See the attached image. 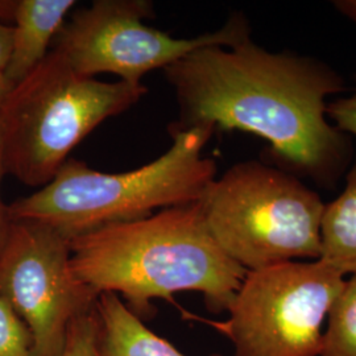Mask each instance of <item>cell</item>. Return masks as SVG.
I'll return each mask as SVG.
<instances>
[{
	"mask_svg": "<svg viewBox=\"0 0 356 356\" xmlns=\"http://www.w3.org/2000/svg\"><path fill=\"white\" fill-rule=\"evenodd\" d=\"M179 120L172 129L242 131L267 141L273 165L332 189L353 163V140L326 114L347 89L331 65L297 51H270L252 38L191 51L164 69Z\"/></svg>",
	"mask_w": 356,
	"mask_h": 356,
	"instance_id": "cell-1",
	"label": "cell"
},
{
	"mask_svg": "<svg viewBox=\"0 0 356 356\" xmlns=\"http://www.w3.org/2000/svg\"><path fill=\"white\" fill-rule=\"evenodd\" d=\"M76 277L98 296L115 293L143 317L156 298L197 292L206 306L227 312L247 269L223 251L209 229L200 202L110 225L70 241Z\"/></svg>",
	"mask_w": 356,
	"mask_h": 356,
	"instance_id": "cell-2",
	"label": "cell"
},
{
	"mask_svg": "<svg viewBox=\"0 0 356 356\" xmlns=\"http://www.w3.org/2000/svg\"><path fill=\"white\" fill-rule=\"evenodd\" d=\"M214 132L204 126L172 129L165 153L123 173H104L69 159L48 185L8 204V216L42 223L70 242L110 225L200 202L216 178V161L202 156Z\"/></svg>",
	"mask_w": 356,
	"mask_h": 356,
	"instance_id": "cell-3",
	"label": "cell"
},
{
	"mask_svg": "<svg viewBox=\"0 0 356 356\" xmlns=\"http://www.w3.org/2000/svg\"><path fill=\"white\" fill-rule=\"evenodd\" d=\"M147 91L143 83L79 76L49 51L0 107L6 175L26 186L44 188L81 141L108 118L126 113Z\"/></svg>",
	"mask_w": 356,
	"mask_h": 356,
	"instance_id": "cell-4",
	"label": "cell"
},
{
	"mask_svg": "<svg viewBox=\"0 0 356 356\" xmlns=\"http://www.w3.org/2000/svg\"><path fill=\"white\" fill-rule=\"evenodd\" d=\"M200 204L216 242L247 270L321 257L325 204L279 166L236 163L207 186Z\"/></svg>",
	"mask_w": 356,
	"mask_h": 356,
	"instance_id": "cell-5",
	"label": "cell"
},
{
	"mask_svg": "<svg viewBox=\"0 0 356 356\" xmlns=\"http://www.w3.org/2000/svg\"><path fill=\"white\" fill-rule=\"evenodd\" d=\"M346 276L322 260L248 270L227 309L211 322L234 356H321L323 326Z\"/></svg>",
	"mask_w": 356,
	"mask_h": 356,
	"instance_id": "cell-6",
	"label": "cell"
},
{
	"mask_svg": "<svg viewBox=\"0 0 356 356\" xmlns=\"http://www.w3.org/2000/svg\"><path fill=\"white\" fill-rule=\"evenodd\" d=\"M153 16L147 0H95L73 13L54 38L51 51L79 76L115 74L140 85L141 78L166 69L191 51L211 45L232 47L251 38L245 16L235 13L214 32L178 38L144 23Z\"/></svg>",
	"mask_w": 356,
	"mask_h": 356,
	"instance_id": "cell-7",
	"label": "cell"
},
{
	"mask_svg": "<svg viewBox=\"0 0 356 356\" xmlns=\"http://www.w3.org/2000/svg\"><path fill=\"white\" fill-rule=\"evenodd\" d=\"M0 296L29 331L33 356H61L70 325L99 297L76 277L70 242L32 220H11L0 251Z\"/></svg>",
	"mask_w": 356,
	"mask_h": 356,
	"instance_id": "cell-8",
	"label": "cell"
},
{
	"mask_svg": "<svg viewBox=\"0 0 356 356\" xmlns=\"http://www.w3.org/2000/svg\"><path fill=\"white\" fill-rule=\"evenodd\" d=\"M76 4L74 0L15 1L13 47L3 72L13 89L47 58L51 41L54 42Z\"/></svg>",
	"mask_w": 356,
	"mask_h": 356,
	"instance_id": "cell-9",
	"label": "cell"
},
{
	"mask_svg": "<svg viewBox=\"0 0 356 356\" xmlns=\"http://www.w3.org/2000/svg\"><path fill=\"white\" fill-rule=\"evenodd\" d=\"M95 312L98 356H186L145 326L115 293L99 294Z\"/></svg>",
	"mask_w": 356,
	"mask_h": 356,
	"instance_id": "cell-10",
	"label": "cell"
},
{
	"mask_svg": "<svg viewBox=\"0 0 356 356\" xmlns=\"http://www.w3.org/2000/svg\"><path fill=\"white\" fill-rule=\"evenodd\" d=\"M319 260L343 276L356 273V153L346 172L343 191L325 204Z\"/></svg>",
	"mask_w": 356,
	"mask_h": 356,
	"instance_id": "cell-11",
	"label": "cell"
},
{
	"mask_svg": "<svg viewBox=\"0 0 356 356\" xmlns=\"http://www.w3.org/2000/svg\"><path fill=\"white\" fill-rule=\"evenodd\" d=\"M326 322L321 356H356V273L344 280Z\"/></svg>",
	"mask_w": 356,
	"mask_h": 356,
	"instance_id": "cell-12",
	"label": "cell"
},
{
	"mask_svg": "<svg viewBox=\"0 0 356 356\" xmlns=\"http://www.w3.org/2000/svg\"><path fill=\"white\" fill-rule=\"evenodd\" d=\"M0 356H33L31 334L0 296Z\"/></svg>",
	"mask_w": 356,
	"mask_h": 356,
	"instance_id": "cell-13",
	"label": "cell"
},
{
	"mask_svg": "<svg viewBox=\"0 0 356 356\" xmlns=\"http://www.w3.org/2000/svg\"><path fill=\"white\" fill-rule=\"evenodd\" d=\"M61 356H98V318L95 309L70 325Z\"/></svg>",
	"mask_w": 356,
	"mask_h": 356,
	"instance_id": "cell-14",
	"label": "cell"
},
{
	"mask_svg": "<svg viewBox=\"0 0 356 356\" xmlns=\"http://www.w3.org/2000/svg\"><path fill=\"white\" fill-rule=\"evenodd\" d=\"M355 89L348 95L339 97L327 104L326 114L331 123L346 135L356 138V72Z\"/></svg>",
	"mask_w": 356,
	"mask_h": 356,
	"instance_id": "cell-15",
	"label": "cell"
},
{
	"mask_svg": "<svg viewBox=\"0 0 356 356\" xmlns=\"http://www.w3.org/2000/svg\"><path fill=\"white\" fill-rule=\"evenodd\" d=\"M15 1H0V72L3 73L10 60V53L13 47V26H7L1 22L4 16H13Z\"/></svg>",
	"mask_w": 356,
	"mask_h": 356,
	"instance_id": "cell-16",
	"label": "cell"
},
{
	"mask_svg": "<svg viewBox=\"0 0 356 356\" xmlns=\"http://www.w3.org/2000/svg\"><path fill=\"white\" fill-rule=\"evenodd\" d=\"M6 175L4 172V166H3V152H1V136H0V182L1 178ZM10 226H11V219L8 216V211H7V206L1 202L0 198V251L4 245V243L7 241V235L10 231Z\"/></svg>",
	"mask_w": 356,
	"mask_h": 356,
	"instance_id": "cell-17",
	"label": "cell"
},
{
	"mask_svg": "<svg viewBox=\"0 0 356 356\" xmlns=\"http://www.w3.org/2000/svg\"><path fill=\"white\" fill-rule=\"evenodd\" d=\"M332 7L356 26V0H335Z\"/></svg>",
	"mask_w": 356,
	"mask_h": 356,
	"instance_id": "cell-18",
	"label": "cell"
},
{
	"mask_svg": "<svg viewBox=\"0 0 356 356\" xmlns=\"http://www.w3.org/2000/svg\"><path fill=\"white\" fill-rule=\"evenodd\" d=\"M11 90H13L11 85L8 83V81L6 79L4 74L0 72V107L3 106V103L6 101V98L8 97Z\"/></svg>",
	"mask_w": 356,
	"mask_h": 356,
	"instance_id": "cell-19",
	"label": "cell"
}]
</instances>
